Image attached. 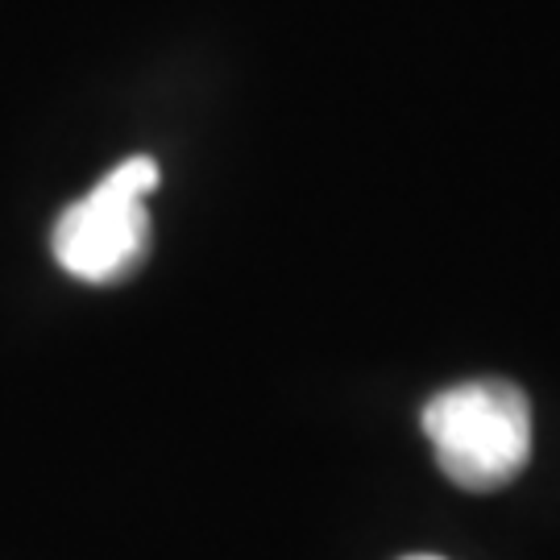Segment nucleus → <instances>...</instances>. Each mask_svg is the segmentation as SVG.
Returning a JSON list of instances; mask_svg holds the SVG:
<instances>
[{"label":"nucleus","mask_w":560,"mask_h":560,"mask_svg":"<svg viewBox=\"0 0 560 560\" xmlns=\"http://www.w3.org/2000/svg\"><path fill=\"white\" fill-rule=\"evenodd\" d=\"M423 432L457 486L499 490L532 460V402L506 378L460 382L423 407Z\"/></svg>","instance_id":"obj_1"},{"label":"nucleus","mask_w":560,"mask_h":560,"mask_svg":"<svg viewBox=\"0 0 560 560\" xmlns=\"http://www.w3.org/2000/svg\"><path fill=\"white\" fill-rule=\"evenodd\" d=\"M159 187V162L138 154L113 166L55 224V258L83 282H108L133 270L150 241L145 196Z\"/></svg>","instance_id":"obj_2"},{"label":"nucleus","mask_w":560,"mask_h":560,"mask_svg":"<svg viewBox=\"0 0 560 560\" xmlns=\"http://www.w3.org/2000/svg\"><path fill=\"white\" fill-rule=\"evenodd\" d=\"M402 560H444V557H428V552H416V557H402Z\"/></svg>","instance_id":"obj_3"}]
</instances>
